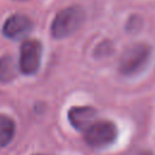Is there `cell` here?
<instances>
[{
	"instance_id": "obj_10",
	"label": "cell",
	"mask_w": 155,
	"mask_h": 155,
	"mask_svg": "<svg viewBox=\"0 0 155 155\" xmlns=\"http://www.w3.org/2000/svg\"><path fill=\"white\" fill-rule=\"evenodd\" d=\"M34 155H42V154H34Z\"/></svg>"
},
{
	"instance_id": "obj_1",
	"label": "cell",
	"mask_w": 155,
	"mask_h": 155,
	"mask_svg": "<svg viewBox=\"0 0 155 155\" xmlns=\"http://www.w3.org/2000/svg\"><path fill=\"white\" fill-rule=\"evenodd\" d=\"M85 11L79 5H71L58 11L51 23V35L54 39H65L73 35L84 23Z\"/></svg>"
},
{
	"instance_id": "obj_7",
	"label": "cell",
	"mask_w": 155,
	"mask_h": 155,
	"mask_svg": "<svg viewBox=\"0 0 155 155\" xmlns=\"http://www.w3.org/2000/svg\"><path fill=\"white\" fill-rule=\"evenodd\" d=\"M19 71V65L15 62L13 57L10 54H4L0 57V82L10 84L12 82Z\"/></svg>"
},
{
	"instance_id": "obj_11",
	"label": "cell",
	"mask_w": 155,
	"mask_h": 155,
	"mask_svg": "<svg viewBox=\"0 0 155 155\" xmlns=\"http://www.w3.org/2000/svg\"><path fill=\"white\" fill-rule=\"evenodd\" d=\"M19 1H24V0H19Z\"/></svg>"
},
{
	"instance_id": "obj_3",
	"label": "cell",
	"mask_w": 155,
	"mask_h": 155,
	"mask_svg": "<svg viewBox=\"0 0 155 155\" xmlns=\"http://www.w3.org/2000/svg\"><path fill=\"white\" fill-rule=\"evenodd\" d=\"M117 137V128L114 122L108 120L94 121L84 131V140L94 149H104L111 145Z\"/></svg>"
},
{
	"instance_id": "obj_4",
	"label": "cell",
	"mask_w": 155,
	"mask_h": 155,
	"mask_svg": "<svg viewBox=\"0 0 155 155\" xmlns=\"http://www.w3.org/2000/svg\"><path fill=\"white\" fill-rule=\"evenodd\" d=\"M42 45L36 39H25L19 48V71L23 75H34L40 68Z\"/></svg>"
},
{
	"instance_id": "obj_8",
	"label": "cell",
	"mask_w": 155,
	"mask_h": 155,
	"mask_svg": "<svg viewBox=\"0 0 155 155\" xmlns=\"http://www.w3.org/2000/svg\"><path fill=\"white\" fill-rule=\"evenodd\" d=\"M16 133V124L12 117L6 114H0V148L7 147Z\"/></svg>"
},
{
	"instance_id": "obj_9",
	"label": "cell",
	"mask_w": 155,
	"mask_h": 155,
	"mask_svg": "<svg viewBox=\"0 0 155 155\" xmlns=\"http://www.w3.org/2000/svg\"><path fill=\"white\" fill-rule=\"evenodd\" d=\"M136 155H154V154L151 151H149V150H142V151L137 153Z\"/></svg>"
},
{
	"instance_id": "obj_6",
	"label": "cell",
	"mask_w": 155,
	"mask_h": 155,
	"mask_svg": "<svg viewBox=\"0 0 155 155\" xmlns=\"http://www.w3.org/2000/svg\"><path fill=\"white\" fill-rule=\"evenodd\" d=\"M97 115V110L90 105H74L69 108L67 117L69 124L76 131H86L93 122Z\"/></svg>"
},
{
	"instance_id": "obj_2",
	"label": "cell",
	"mask_w": 155,
	"mask_h": 155,
	"mask_svg": "<svg viewBox=\"0 0 155 155\" xmlns=\"http://www.w3.org/2000/svg\"><path fill=\"white\" fill-rule=\"evenodd\" d=\"M150 51V46L143 42L133 44L130 47H127L120 58V73L126 76H131L139 73L148 63Z\"/></svg>"
},
{
	"instance_id": "obj_5",
	"label": "cell",
	"mask_w": 155,
	"mask_h": 155,
	"mask_svg": "<svg viewBox=\"0 0 155 155\" xmlns=\"http://www.w3.org/2000/svg\"><path fill=\"white\" fill-rule=\"evenodd\" d=\"M33 30L31 19L22 13H15L10 16L2 24V35L7 39L19 41L25 40V38Z\"/></svg>"
}]
</instances>
